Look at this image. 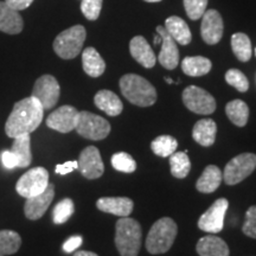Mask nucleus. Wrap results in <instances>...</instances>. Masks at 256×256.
<instances>
[{"instance_id": "f257e3e1", "label": "nucleus", "mask_w": 256, "mask_h": 256, "mask_svg": "<svg viewBox=\"0 0 256 256\" xmlns=\"http://www.w3.org/2000/svg\"><path fill=\"white\" fill-rule=\"evenodd\" d=\"M44 108L34 96L16 102L5 124V133L8 138L30 134L40 127L43 121Z\"/></svg>"}, {"instance_id": "f03ea898", "label": "nucleus", "mask_w": 256, "mask_h": 256, "mask_svg": "<svg viewBox=\"0 0 256 256\" xmlns=\"http://www.w3.org/2000/svg\"><path fill=\"white\" fill-rule=\"evenodd\" d=\"M142 230L138 220L121 217L115 226V246L121 256H138L142 248Z\"/></svg>"}, {"instance_id": "7ed1b4c3", "label": "nucleus", "mask_w": 256, "mask_h": 256, "mask_svg": "<svg viewBox=\"0 0 256 256\" xmlns=\"http://www.w3.org/2000/svg\"><path fill=\"white\" fill-rule=\"evenodd\" d=\"M120 90L130 104L139 107H150L156 101V90L142 76L127 74L120 78Z\"/></svg>"}, {"instance_id": "20e7f679", "label": "nucleus", "mask_w": 256, "mask_h": 256, "mask_svg": "<svg viewBox=\"0 0 256 256\" xmlns=\"http://www.w3.org/2000/svg\"><path fill=\"white\" fill-rule=\"evenodd\" d=\"M178 232V226L170 217L156 220L150 229L146 238V249L150 254H165L174 246Z\"/></svg>"}, {"instance_id": "39448f33", "label": "nucleus", "mask_w": 256, "mask_h": 256, "mask_svg": "<svg viewBox=\"0 0 256 256\" xmlns=\"http://www.w3.org/2000/svg\"><path fill=\"white\" fill-rule=\"evenodd\" d=\"M87 31L82 25H75L60 32L54 40L56 55L63 60H72L78 56L84 44Z\"/></svg>"}, {"instance_id": "423d86ee", "label": "nucleus", "mask_w": 256, "mask_h": 256, "mask_svg": "<svg viewBox=\"0 0 256 256\" xmlns=\"http://www.w3.org/2000/svg\"><path fill=\"white\" fill-rule=\"evenodd\" d=\"M75 130L78 136L98 142L104 140L110 133V124L100 115L83 110L78 113V120Z\"/></svg>"}, {"instance_id": "0eeeda50", "label": "nucleus", "mask_w": 256, "mask_h": 256, "mask_svg": "<svg viewBox=\"0 0 256 256\" xmlns=\"http://www.w3.org/2000/svg\"><path fill=\"white\" fill-rule=\"evenodd\" d=\"M256 168V154L242 153L232 158L223 171V180L226 185H236L249 177Z\"/></svg>"}, {"instance_id": "6e6552de", "label": "nucleus", "mask_w": 256, "mask_h": 256, "mask_svg": "<svg viewBox=\"0 0 256 256\" xmlns=\"http://www.w3.org/2000/svg\"><path fill=\"white\" fill-rule=\"evenodd\" d=\"M49 185V172L44 168H34L22 176L16 185L19 196L31 198L43 192Z\"/></svg>"}, {"instance_id": "1a4fd4ad", "label": "nucleus", "mask_w": 256, "mask_h": 256, "mask_svg": "<svg viewBox=\"0 0 256 256\" xmlns=\"http://www.w3.org/2000/svg\"><path fill=\"white\" fill-rule=\"evenodd\" d=\"M182 98L185 107L196 114L209 115L216 110V101L214 96L197 86H188L185 88Z\"/></svg>"}, {"instance_id": "9d476101", "label": "nucleus", "mask_w": 256, "mask_h": 256, "mask_svg": "<svg viewBox=\"0 0 256 256\" xmlns=\"http://www.w3.org/2000/svg\"><path fill=\"white\" fill-rule=\"evenodd\" d=\"M60 88L57 80L52 75H43L34 82L32 95L37 98L46 110H51L57 104L60 100Z\"/></svg>"}, {"instance_id": "9b49d317", "label": "nucleus", "mask_w": 256, "mask_h": 256, "mask_svg": "<svg viewBox=\"0 0 256 256\" xmlns=\"http://www.w3.org/2000/svg\"><path fill=\"white\" fill-rule=\"evenodd\" d=\"M229 208V202L226 198H220L200 217L198 228L206 232L217 234L223 229L224 216Z\"/></svg>"}, {"instance_id": "f8f14e48", "label": "nucleus", "mask_w": 256, "mask_h": 256, "mask_svg": "<svg viewBox=\"0 0 256 256\" xmlns=\"http://www.w3.org/2000/svg\"><path fill=\"white\" fill-rule=\"evenodd\" d=\"M78 162V168L84 178L98 179L104 174V162H102L100 151L95 146L86 147L81 152V154H80Z\"/></svg>"}, {"instance_id": "ddd939ff", "label": "nucleus", "mask_w": 256, "mask_h": 256, "mask_svg": "<svg viewBox=\"0 0 256 256\" xmlns=\"http://www.w3.org/2000/svg\"><path fill=\"white\" fill-rule=\"evenodd\" d=\"M80 112L72 106H62L46 119V126L60 133H69L76 128Z\"/></svg>"}, {"instance_id": "4468645a", "label": "nucleus", "mask_w": 256, "mask_h": 256, "mask_svg": "<svg viewBox=\"0 0 256 256\" xmlns=\"http://www.w3.org/2000/svg\"><path fill=\"white\" fill-rule=\"evenodd\" d=\"M200 36L209 46H215L223 36V19L216 10H206L202 17Z\"/></svg>"}, {"instance_id": "2eb2a0df", "label": "nucleus", "mask_w": 256, "mask_h": 256, "mask_svg": "<svg viewBox=\"0 0 256 256\" xmlns=\"http://www.w3.org/2000/svg\"><path fill=\"white\" fill-rule=\"evenodd\" d=\"M54 197H55V186L54 184L49 183L48 188L42 194L28 198L24 206V214L26 218L37 220L43 217L46 210L49 209L50 204L52 203Z\"/></svg>"}, {"instance_id": "dca6fc26", "label": "nucleus", "mask_w": 256, "mask_h": 256, "mask_svg": "<svg viewBox=\"0 0 256 256\" xmlns=\"http://www.w3.org/2000/svg\"><path fill=\"white\" fill-rule=\"evenodd\" d=\"M156 34L162 37V49H160L158 60L159 63L168 70L177 68L179 63V50L177 42L168 34L166 28L162 25L156 26Z\"/></svg>"}, {"instance_id": "f3484780", "label": "nucleus", "mask_w": 256, "mask_h": 256, "mask_svg": "<svg viewBox=\"0 0 256 256\" xmlns=\"http://www.w3.org/2000/svg\"><path fill=\"white\" fill-rule=\"evenodd\" d=\"M96 206L100 211L112 215L128 217L132 214L134 203L127 197H102L96 202Z\"/></svg>"}, {"instance_id": "a211bd4d", "label": "nucleus", "mask_w": 256, "mask_h": 256, "mask_svg": "<svg viewBox=\"0 0 256 256\" xmlns=\"http://www.w3.org/2000/svg\"><path fill=\"white\" fill-rule=\"evenodd\" d=\"M130 55L138 63L142 64L144 68L151 69L156 62L154 51L147 43V40L142 36H136L132 38L130 43Z\"/></svg>"}, {"instance_id": "6ab92c4d", "label": "nucleus", "mask_w": 256, "mask_h": 256, "mask_svg": "<svg viewBox=\"0 0 256 256\" xmlns=\"http://www.w3.org/2000/svg\"><path fill=\"white\" fill-rule=\"evenodd\" d=\"M24 22L19 11L5 2H0V31L8 34H18L23 31Z\"/></svg>"}, {"instance_id": "aec40b11", "label": "nucleus", "mask_w": 256, "mask_h": 256, "mask_svg": "<svg viewBox=\"0 0 256 256\" xmlns=\"http://www.w3.org/2000/svg\"><path fill=\"white\" fill-rule=\"evenodd\" d=\"M94 102L98 110L104 112L110 116H118V115L122 113V101L120 100V98L115 92L107 90V89L96 92Z\"/></svg>"}, {"instance_id": "412c9836", "label": "nucleus", "mask_w": 256, "mask_h": 256, "mask_svg": "<svg viewBox=\"0 0 256 256\" xmlns=\"http://www.w3.org/2000/svg\"><path fill=\"white\" fill-rule=\"evenodd\" d=\"M200 256H229V247L224 240L214 235L202 238L196 246Z\"/></svg>"}, {"instance_id": "4be33fe9", "label": "nucleus", "mask_w": 256, "mask_h": 256, "mask_svg": "<svg viewBox=\"0 0 256 256\" xmlns=\"http://www.w3.org/2000/svg\"><path fill=\"white\" fill-rule=\"evenodd\" d=\"M217 126L212 119H202L197 121L192 130V138L202 146L214 145L216 140Z\"/></svg>"}, {"instance_id": "5701e85b", "label": "nucleus", "mask_w": 256, "mask_h": 256, "mask_svg": "<svg viewBox=\"0 0 256 256\" xmlns=\"http://www.w3.org/2000/svg\"><path fill=\"white\" fill-rule=\"evenodd\" d=\"M82 66L84 72L90 78H100L106 70V63L98 50L86 48L82 52Z\"/></svg>"}, {"instance_id": "b1692460", "label": "nucleus", "mask_w": 256, "mask_h": 256, "mask_svg": "<svg viewBox=\"0 0 256 256\" xmlns=\"http://www.w3.org/2000/svg\"><path fill=\"white\" fill-rule=\"evenodd\" d=\"M165 28L170 36L182 46H188L192 40L190 28L188 26L186 22L177 16H172L166 19Z\"/></svg>"}, {"instance_id": "393cba45", "label": "nucleus", "mask_w": 256, "mask_h": 256, "mask_svg": "<svg viewBox=\"0 0 256 256\" xmlns=\"http://www.w3.org/2000/svg\"><path fill=\"white\" fill-rule=\"evenodd\" d=\"M223 174L216 165L206 166L196 183V188L203 194H211L216 191L222 183Z\"/></svg>"}, {"instance_id": "a878e982", "label": "nucleus", "mask_w": 256, "mask_h": 256, "mask_svg": "<svg viewBox=\"0 0 256 256\" xmlns=\"http://www.w3.org/2000/svg\"><path fill=\"white\" fill-rule=\"evenodd\" d=\"M212 68V63L210 60L203 56H188L185 57L182 62L183 72L192 78H200L206 75Z\"/></svg>"}, {"instance_id": "bb28decb", "label": "nucleus", "mask_w": 256, "mask_h": 256, "mask_svg": "<svg viewBox=\"0 0 256 256\" xmlns=\"http://www.w3.org/2000/svg\"><path fill=\"white\" fill-rule=\"evenodd\" d=\"M11 152L18 160V168H28L32 162L30 134H22V136L14 138Z\"/></svg>"}, {"instance_id": "cd10ccee", "label": "nucleus", "mask_w": 256, "mask_h": 256, "mask_svg": "<svg viewBox=\"0 0 256 256\" xmlns=\"http://www.w3.org/2000/svg\"><path fill=\"white\" fill-rule=\"evenodd\" d=\"M226 114L235 126L244 127L249 119V107L244 101L232 100L226 104Z\"/></svg>"}, {"instance_id": "c85d7f7f", "label": "nucleus", "mask_w": 256, "mask_h": 256, "mask_svg": "<svg viewBox=\"0 0 256 256\" xmlns=\"http://www.w3.org/2000/svg\"><path fill=\"white\" fill-rule=\"evenodd\" d=\"M232 48L234 55L241 62H248L252 58V43L246 34L238 32L232 37Z\"/></svg>"}, {"instance_id": "c756f323", "label": "nucleus", "mask_w": 256, "mask_h": 256, "mask_svg": "<svg viewBox=\"0 0 256 256\" xmlns=\"http://www.w3.org/2000/svg\"><path fill=\"white\" fill-rule=\"evenodd\" d=\"M22 246V238L14 230H0V256L16 254Z\"/></svg>"}, {"instance_id": "7c9ffc66", "label": "nucleus", "mask_w": 256, "mask_h": 256, "mask_svg": "<svg viewBox=\"0 0 256 256\" xmlns=\"http://www.w3.org/2000/svg\"><path fill=\"white\" fill-rule=\"evenodd\" d=\"M170 158V168H171V174L174 178L184 179L188 174L191 168L190 159L186 153L184 152H174V154L168 156Z\"/></svg>"}, {"instance_id": "2f4dec72", "label": "nucleus", "mask_w": 256, "mask_h": 256, "mask_svg": "<svg viewBox=\"0 0 256 256\" xmlns=\"http://www.w3.org/2000/svg\"><path fill=\"white\" fill-rule=\"evenodd\" d=\"M177 147L178 142L171 136H160L156 138L151 144V148L154 154L162 156V158L174 154Z\"/></svg>"}, {"instance_id": "473e14b6", "label": "nucleus", "mask_w": 256, "mask_h": 256, "mask_svg": "<svg viewBox=\"0 0 256 256\" xmlns=\"http://www.w3.org/2000/svg\"><path fill=\"white\" fill-rule=\"evenodd\" d=\"M75 211L74 202L70 198H64L60 200L54 208L52 220L55 224H63L68 220Z\"/></svg>"}, {"instance_id": "72a5a7b5", "label": "nucleus", "mask_w": 256, "mask_h": 256, "mask_svg": "<svg viewBox=\"0 0 256 256\" xmlns=\"http://www.w3.org/2000/svg\"><path fill=\"white\" fill-rule=\"evenodd\" d=\"M112 166L119 172L124 174H133L136 170V162L130 154L126 152L115 153L112 156Z\"/></svg>"}, {"instance_id": "f704fd0d", "label": "nucleus", "mask_w": 256, "mask_h": 256, "mask_svg": "<svg viewBox=\"0 0 256 256\" xmlns=\"http://www.w3.org/2000/svg\"><path fill=\"white\" fill-rule=\"evenodd\" d=\"M226 81L228 84L232 86L235 89H238L240 92H246L249 89L248 78L242 72L238 69H230L226 74Z\"/></svg>"}, {"instance_id": "c9c22d12", "label": "nucleus", "mask_w": 256, "mask_h": 256, "mask_svg": "<svg viewBox=\"0 0 256 256\" xmlns=\"http://www.w3.org/2000/svg\"><path fill=\"white\" fill-rule=\"evenodd\" d=\"M208 0H184V8L191 20H198L206 14Z\"/></svg>"}, {"instance_id": "e433bc0d", "label": "nucleus", "mask_w": 256, "mask_h": 256, "mask_svg": "<svg viewBox=\"0 0 256 256\" xmlns=\"http://www.w3.org/2000/svg\"><path fill=\"white\" fill-rule=\"evenodd\" d=\"M104 0H82L81 11L89 20H96L101 14Z\"/></svg>"}, {"instance_id": "4c0bfd02", "label": "nucleus", "mask_w": 256, "mask_h": 256, "mask_svg": "<svg viewBox=\"0 0 256 256\" xmlns=\"http://www.w3.org/2000/svg\"><path fill=\"white\" fill-rule=\"evenodd\" d=\"M242 232L248 238L256 240V206H250L246 212V220L242 226Z\"/></svg>"}, {"instance_id": "58836bf2", "label": "nucleus", "mask_w": 256, "mask_h": 256, "mask_svg": "<svg viewBox=\"0 0 256 256\" xmlns=\"http://www.w3.org/2000/svg\"><path fill=\"white\" fill-rule=\"evenodd\" d=\"M81 244H82L81 236H78V235L72 236V238H69L66 242L63 243V250L66 252H75L78 248L81 247Z\"/></svg>"}, {"instance_id": "ea45409f", "label": "nucleus", "mask_w": 256, "mask_h": 256, "mask_svg": "<svg viewBox=\"0 0 256 256\" xmlns=\"http://www.w3.org/2000/svg\"><path fill=\"white\" fill-rule=\"evenodd\" d=\"M2 164H4L6 168H18V160L11 151H2Z\"/></svg>"}, {"instance_id": "a19ab883", "label": "nucleus", "mask_w": 256, "mask_h": 256, "mask_svg": "<svg viewBox=\"0 0 256 256\" xmlns=\"http://www.w3.org/2000/svg\"><path fill=\"white\" fill-rule=\"evenodd\" d=\"M78 168V162H76V160H74V162H64V164L57 165L55 171H56V174H68Z\"/></svg>"}, {"instance_id": "79ce46f5", "label": "nucleus", "mask_w": 256, "mask_h": 256, "mask_svg": "<svg viewBox=\"0 0 256 256\" xmlns=\"http://www.w3.org/2000/svg\"><path fill=\"white\" fill-rule=\"evenodd\" d=\"M4 2L12 8L22 11V10L28 8L34 2V0H4Z\"/></svg>"}, {"instance_id": "37998d69", "label": "nucleus", "mask_w": 256, "mask_h": 256, "mask_svg": "<svg viewBox=\"0 0 256 256\" xmlns=\"http://www.w3.org/2000/svg\"><path fill=\"white\" fill-rule=\"evenodd\" d=\"M74 256H98V254H95V252H87V250H80V252H76Z\"/></svg>"}, {"instance_id": "c03bdc74", "label": "nucleus", "mask_w": 256, "mask_h": 256, "mask_svg": "<svg viewBox=\"0 0 256 256\" xmlns=\"http://www.w3.org/2000/svg\"><path fill=\"white\" fill-rule=\"evenodd\" d=\"M160 43H162V37L158 34V36L154 37V44L156 46H158V44H160Z\"/></svg>"}, {"instance_id": "a18cd8bd", "label": "nucleus", "mask_w": 256, "mask_h": 256, "mask_svg": "<svg viewBox=\"0 0 256 256\" xmlns=\"http://www.w3.org/2000/svg\"><path fill=\"white\" fill-rule=\"evenodd\" d=\"M165 81L168 83V84H172V83H174V80H171L170 78H165Z\"/></svg>"}, {"instance_id": "49530a36", "label": "nucleus", "mask_w": 256, "mask_h": 256, "mask_svg": "<svg viewBox=\"0 0 256 256\" xmlns=\"http://www.w3.org/2000/svg\"><path fill=\"white\" fill-rule=\"evenodd\" d=\"M145 2H162V0H145Z\"/></svg>"}, {"instance_id": "de8ad7c7", "label": "nucleus", "mask_w": 256, "mask_h": 256, "mask_svg": "<svg viewBox=\"0 0 256 256\" xmlns=\"http://www.w3.org/2000/svg\"><path fill=\"white\" fill-rule=\"evenodd\" d=\"M255 54H256V50H255Z\"/></svg>"}]
</instances>
